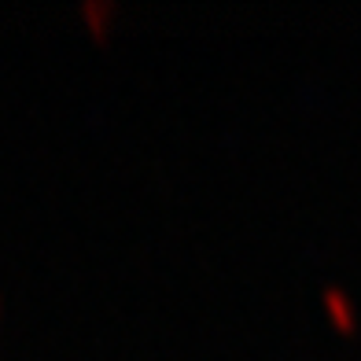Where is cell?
Listing matches in <instances>:
<instances>
[{
  "label": "cell",
  "instance_id": "cell-1",
  "mask_svg": "<svg viewBox=\"0 0 361 361\" xmlns=\"http://www.w3.org/2000/svg\"><path fill=\"white\" fill-rule=\"evenodd\" d=\"M321 295H324V306L332 310V317H336V324L343 328V332H350V328H354V314H350V306H347V299H343V291H339V288H324Z\"/></svg>",
  "mask_w": 361,
  "mask_h": 361
}]
</instances>
